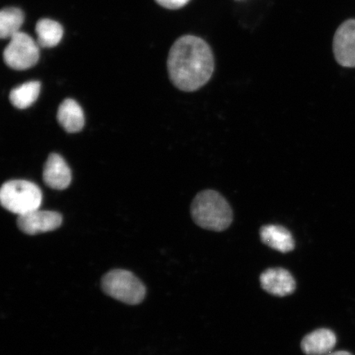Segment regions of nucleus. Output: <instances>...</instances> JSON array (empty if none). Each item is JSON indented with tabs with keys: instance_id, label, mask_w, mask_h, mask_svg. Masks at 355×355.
<instances>
[{
	"instance_id": "1",
	"label": "nucleus",
	"mask_w": 355,
	"mask_h": 355,
	"mask_svg": "<svg viewBox=\"0 0 355 355\" xmlns=\"http://www.w3.org/2000/svg\"><path fill=\"white\" fill-rule=\"evenodd\" d=\"M168 76L183 92H195L210 81L215 69L214 55L206 41L192 35L173 44L167 60Z\"/></svg>"
},
{
	"instance_id": "2",
	"label": "nucleus",
	"mask_w": 355,
	"mask_h": 355,
	"mask_svg": "<svg viewBox=\"0 0 355 355\" xmlns=\"http://www.w3.org/2000/svg\"><path fill=\"white\" fill-rule=\"evenodd\" d=\"M191 214L200 227L223 232L232 223L233 211L226 199L214 190L199 193L191 206Z\"/></svg>"
},
{
	"instance_id": "3",
	"label": "nucleus",
	"mask_w": 355,
	"mask_h": 355,
	"mask_svg": "<svg viewBox=\"0 0 355 355\" xmlns=\"http://www.w3.org/2000/svg\"><path fill=\"white\" fill-rule=\"evenodd\" d=\"M0 202L6 210L21 216L39 209L42 202V193L32 182L8 181L0 190Z\"/></svg>"
},
{
	"instance_id": "4",
	"label": "nucleus",
	"mask_w": 355,
	"mask_h": 355,
	"mask_svg": "<svg viewBox=\"0 0 355 355\" xmlns=\"http://www.w3.org/2000/svg\"><path fill=\"white\" fill-rule=\"evenodd\" d=\"M101 287L106 295L126 304H139L146 296L144 283L126 270H110L102 278Z\"/></svg>"
},
{
	"instance_id": "5",
	"label": "nucleus",
	"mask_w": 355,
	"mask_h": 355,
	"mask_svg": "<svg viewBox=\"0 0 355 355\" xmlns=\"http://www.w3.org/2000/svg\"><path fill=\"white\" fill-rule=\"evenodd\" d=\"M3 60L10 68L24 71L33 68L40 59V46L28 34L19 33L4 49Z\"/></svg>"
},
{
	"instance_id": "6",
	"label": "nucleus",
	"mask_w": 355,
	"mask_h": 355,
	"mask_svg": "<svg viewBox=\"0 0 355 355\" xmlns=\"http://www.w3.org/2000/svg\"><path fill=\"white\" fill-rule=\"evenodd\" d=\"M63 217L56 211L35 210L19 216L17 226L21 232L35 235L53 232L60 227Z\"/></svg>"
},
{
	"instance_id": "7",
	"label": "nucleus",
	"mask_w": 355,
	"mask_h": 355,
	"mask_svg": "<svg viewBox=\"0 0 355 355\" xmlns=\"http://www.w3.org/2000/svg\"><path fill=\"white\" fill-rule=\"evenodd\" d=\"M333 52L337 63L347 68L355 67V19L343 22L333 40Z\"/></svg>"
},
{
	"instance_id": "8",
	"label": "nucleus",
	"mask_w": 355,
	"mask_h": 355,
	"mask_svg": "<svg viewBox=\"0 0 355 355\" xmlns=\"http://www.w3.org/2000/svg\"><path fill=\"white\" fill-rule=\"evenodd\" d=\"M43 180L48 187L55 190H64L69 187L72 175L70 168L59 154L49 155L43 171Z\"/></svg>"
},
{
	"instance_id": "9",
	"label": "nucleus",
	"mask_w": 355,
	"mask_h": 355,
	"mask_svg": "<svg viewBox=\"0 0 355 355\" xmlns=\"http://www.w3.org/2000/svg\"><path fill=\"white\" fill-rule=\"evenodd\" d=\"M261 286L270 295L284 297L295 291L296 283L290 272L283 268H270L261 275Z\"/></svg>"
},
{
	"instance_id": "10",
	"label": "nucleus",
	"mask_w": 355,
	"mask_h": 355,
	"mask_svg": "<svg viewBox=\"0 0 355 355\" xmlns=\"http://www.w3.org/2000/svg\"><path fill=\"white\" fill-rule=\"evenodd\" d=\"M336 345L334 332L321 328L304 336L301 343V349L307 355H327L331 353Z\"/></svg>"
},
{
	"instance_id": "11",
	"label": "nucleus",
	"mask_w": 355,
	"mask_h": 355,
	"mask_svg": "<svg viewBox=\"0 0 355 355\" xmlns=\"http://www.w3.org/2000/svg\"><path fill=\"white\" fill-rule=\"evenodd\" d=\"M261 241L273 250L286 254L294 250L295 243L292 234L282 225H264L260 230Z\"/></svg>"
},
{
	"instance_id": "12",
	"label": "nucleus",
	"mask_w": 355,
	"mask_h": 355,
	"mask_svg": "<svg viewBox=\"0 0 355 355\" xmlns=\"http://www.w3.org/2000/svg\"><path fill=\"white\" fill-rule=\"evenodd\" d=\"M57 119L64 130L70 133L81 131L85 124L83 110L73 99L62 102L58 109Z\"/></svg>"
},
{
	"instance_id": "13",
	"label": "nucleus",
	"mask_w": 355,
	"mask_h": 355,
	"mask_svg": "<svg viewBox=\"0 0 355 355\" xmlns=\"http://www.w3.org/2000/svg\"><path fill=\"white\" fill-rule=\"evenodd\" d=\"M37 42L40 47L52 48L61 42L64 35V29L59 22L49 19H43L35 25Z\"/></svg>"
},
{
	"instance_id": "14",
	"label": "nucleus",
	"mask_w": 355,
	"mask_h": 355,
	"mask_svg": "<svg viewBox=\"0 0 355 355\" xmlns=\"http://www.w3.org/2000/svg\"><path fill=\"white\" fill-rule=\"evenodd\" d=\"M41 87V83L31 81L13 88L10 95L12 105L20 110L30 107L38 99Z\"/></svg>"
},
{
	"instance_id": "15",
	"label": "nucleus",
	"mask_w": 355,
	"mask_h": 355,
	"mask_svg": "<svg viewBox=\"0 0 355 355\" xmlns=\"http://www.w3.org/2000/svg\"><path fill=\"white\" fill-rule=\"evenodd\" d=\"M25 20L24 12L20 8H3L0 12V37L8 39L20 33Z\"/></svg>"
},
{
	"instance_id": "16",
	"label": "nucleus",
	"mask_w": 355,
	"mask_h": 355,
	"mask_svg": "<svg viewBox=\"0 0 355 355\" xmlns=\"http://www.w3.org/2000/svg\"><path fill=\"white\" fill-rule=\"evenodd\" d=\"M155 2L168 10H175L187 6L190 0H155Z\"/></svg>"
},
{
	"instance_id": "17",
	"label": "nucleus",
	"mask_w": 355,
	"mask_h": 355,
	"mask_svg": "<svg viewBox=\"0 0 355 355\" xmlns=\"http://www.w3.org/2000/svg\"><path fill=\"white\" fill-rule=\"evenodd\" d=\"M327 355H353L347 352H336L328 354Z\"/></svg>"
}]
</instances>
